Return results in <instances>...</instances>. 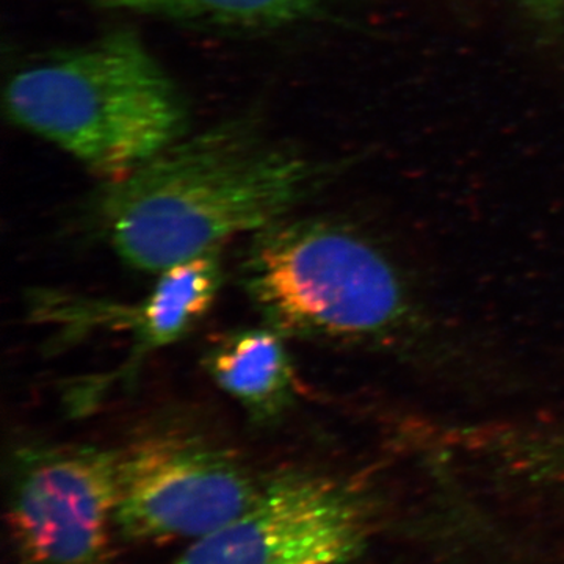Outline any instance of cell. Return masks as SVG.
Returning a JSON list of instances; mask_svg holds the SVG:
<instances>
[{
  "label": "cell",
  "instance_id": "cell-3",
  "mask_svg": "<svg viewBox=\"0 0 564 564\" xmlns=\"http://www.w3.org/2000/svg\"><path fill=\"white\" fill-rule=\"evenodd\" d=\"M248 239L240 284L263 323L285 339H361L403 317L397 274L355 232L288 217Z\"/></svg>",
  "mask_w": 564,
  "mask_h": 564
},
{
  "label": "cell",
  "instance_id": "cell-7",
  "mask_svg": "<svg viewBox=\"0 0 564 564\" xmlns=\"http://www.w3.org/2000/svg\"><path fill=\"white\" fill-rule=\"evenodd\" d=\"M223 270L220 251L182 262L158 274L152 292L139 303L121 304L79 296L36 295L33 314L41 322L54 323L66 332L91 329L131 334V355L124 366L93 386L98 393L117 381L131 380L152 352L176 344L202 322L220 292Z\"/></svg>",
  "mask_w": 564,
  "mask_h": 564
},
{
  "label": "cell",
  "instance_id": "cell-8",
  "mask_svg": "<svg viewBox=\"0 0 564 564\" xmlns=\"http://www.w3.org/2000/svg\"><path fill=\"white\" fill-rule=\"evenodd\" d=\"M204 369L258 425L280 421L295 400V367L285 337L272 326L217 337L204 356Z\"/></svg>",
  "mask_w": 564,
  "mask_h": 564
},
{
  "label": "cell",
  "instance_id": "cell-1",
  "mask_svg": "<svg viewBox=\"0 0 564 564\" xmlns=\"http://www.w3.org/2000/svg\"><path fill=\"white\" fill-rule=\"evenodd\" d=\"M323 176L321 163L237 118L104 182L93 226L126 265L159 274L284 220Z\"/></svg>",
  "mask_w": 564,
  "mask_h": 564
},
{
  "label": "cell",
  "instance_id": "cell-2",
  "mask_svg": "<svg viewBox=\"0 0 564 564\" xmlns=\"http://www.w3.org/2000/svg\"><path fill=\"white\" fill-rule=\"evenodd\" d=\"M3 109L18 128L50 141L104 182L121 180L191 129L180 88L129 31L18 70Z\"/></svg>",
  "mask_w": 564,
  "mask_h": 564
},
{
  "label": "cell",
  "instance_id": "cell-9",
  "mask_svg": "<svg viewBox=\"0 0 564 564\" xmlns=\"http://www.w3.org/2000/svg\"><path fill=\"white\" fill-rule=\"evenodd\" d=\"M99 9L185 24L263 32L317 20L329 0H91Z\"/></svg>",
  "mask_w": 564,
  "mask_h": 564
},
{
  "label": "cell",
  "instance_id": "cell-6",
  "mask_svg": "<svg viewBox=\"0 0 564 564\" xmlns=\"http://www.w3.org/2000/svg\"><path fill=\"white\" fill-rule=\"evenodd\" d=\"M367 529L352 486L289 470L265 478L242 514L188 543L174 564H343L361 551Z\"/></svg>",
  "mask_w": 564,
  "mask_h": 564
},
{
  "label": "cell",
  "instance_id": "cell-10",
  "mask_svg": "<svg viewBox=\"0 0 564 564\" xmlns=\"http://www.w3.org/2000/svg\"><path fill=\"white\" fill-rule=\"evenodd\" d=\"M530 24L541 32L560 31L564 25V0H514Z\"/></svg>",
  "mask_w": 564,
  "mask_h": 564
},
{
  "label": "cell",
  "instance_id": "cell-5",
  "mask_svg": "<svg viewBox=\"0 0 564 564\" xmlns=\"http://www.w3.org/2000/svg\"><path fill=\"white\" fill-rule=\"evenodd\" d=\"M118 452L25 445L14 455L7 521L21 564H109Z\"/></svg>",
  "mask_w": 564,
  "mask_h": 564
},
{
  "label": "cell",
  "instance_id": "cell-4",
  "mask_svg": "<svg viewBox=\"0 0 564 564\" xmlns=\"http://www.w3.org/2000/svg\"><path fill=\"white\" fill-rule=\"evenodd\" d=\"M263 484L223 445L148 434L118 452L117 529L137 543H192L242 514Z\"/></svg>",
  "mask_w": 564,
  "mask_h": 564
}]
</instances>
